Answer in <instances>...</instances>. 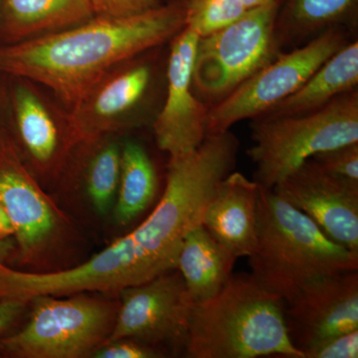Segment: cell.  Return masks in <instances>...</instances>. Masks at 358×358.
I'll list each match as a JSON object with an SVG mask.
<instances>
[{
	"mask_svg": "<svg viewBox=\"0 0 358 358\" xmlns=\"http://www.w3.org/2000/svg\"><path fill=\"white\" fill-rule=\"evenodd\" d=\"M252 277L285 303L322 278L357 271L358 253L336 243L307 215L259 185Z\"/></svg>",
	"mask_w": 358,
	"mask_h": 358,
	"instance_id": "7a4b0ae2",
	"label": "cell"
},
{
	"mask_svg": "<svg viewBox=\"0 0 358 358\" xmlns=\"http://www.w3.org/2000/svg\"><path fill=\"white\" fill-rule=\"evenodd\" d=\"M14 235V229L10 219L7 216L6 210L0 205V239L8 238Z\"/></svg>",
	"mask_w": 358,
	"mask_h": 358,
	"instance_id": "83f0119b",
	"label": "cell"
},
{
	"mask_svg": "<svg viewBox=\"0 0 358 358\" xmlns=\"http://www.w3.org/2000/svg\"><path fill=\"white\" fill-rule=\"evenodd\" d=\"M358 0H282L275 18L279 46L312 40L329 28L357 25Z\"/></svg>",
	"mask_w": 358,
	"mask_h": 358,
	"instance_id": "ac0fdd59",
	"label": "cell"
},
{
	"mask_svg": "<svg viewBox=\"0 0 358 358\" xmlns=\"http://www.w3.org/2000/svg\"><path fill=\"white\" fill-rule=\"evenodd\" d=\"M27 324L0 341L2 350L24 358H81L93 355L109 338L114 326L112 306L78 296L33 299Z\"/></svg>",
	"mask_w": 358,
	"mask_h": 358,
	"instance_id": "8992f818",
	"label": "cell"
},
{
	"mask_svg": "<svg viewBox=\"0 0 358 358\" xmlns=\"http://www.w3.org/2000/svg\"><path fill=\"white\" fill-rule=\"evenodd\" d=\"M282 0H242L247 9L257 8V7L266 6L268 4L277 3Z\"/></svg>",
	"mask_w": 358,
	"mask_h": 358,
	"instance_id": "f546056e",
	"label": "cell"
},
{
	"mask_svg": "<svg viewBox=\"0 0 358 358\" xmlns=\"http://www.w3.org/2000/svg\"><path fill=\"white\" fill-rule=\"evenodd\" d=\"M186 353L192 358H305L289 338L285 303L252 275H231L213 298L195 303Z\"/></svg>",
	"mask_w": 358,
	"mask_h": 358,
	"instance_id": "3957f363",
	"label": "cell"
},
{
	"mask_svg": "<svg viewBox=\"0 0 358 358\" xmlns=\"http://www.w3.org/2000/svg\"><path fill=\"white\" fill-rule=\"evenodd\" d=\"M28 303L20 299L0 298V333L15 322Z\"/></svg>",
	"mask_w": 358,
	"mask_h": 358,
	"instance_id": "4316f807",
	"label": "cell"
},
{
	"mask_svg": "<svg viewBox=\"0 0 358 358\" xmlns=\"http://www.w3.org/2000/svg\"><path fill=\"white\" fill-rule=\"evenodd\" d=\"M14 115L21 140L32 159L46 164L57 154L61 131L55 114L32 87L20 85L13 94Z\"/></svg>",
	"mask_w": 358,
	"mask_h": 358,
	"instance_id": "d6986e66",
	"label": "cell"
},
{
	"mask_svg": "<svg viewBox=\"0 0 358 358\" xmlns=\"http://www.w3.org/2000/svg\"><path fill=\"white\" fill-rule=\"evenodd\" d=\"M50 200L18 164L0 167V205L10 219L21 253L34 257L57 228Z\"/></svg>",
	"mask_w": 358,
	"mask_h": 358,
	"instance_id": "5bb4252c",
	"label": "cell"
},
{
	"mask_svg": "<svg viewBox=\"0 0 358 358\" xmlns=\"http://www.w3.org/2000/svg\"><path fill=\"white\" fill-rule=\"evenodd\" d=\"M121 148L115 143L103 145L94 155L86 174L87 192L101 215L109 213L119 187Z\"/></svg>",
	"mask_w": 358,
	"mask_h": 358,
	"instance_id": "44dd1931",
	"label": "cell"
},
{
	"mask_svg": "<svg viewBox=\"0 0 358 358\" xmlns=\"http://www.w3.org/2000/svg\"><path fill=\"white\" fill-rule=\"evenodd\" d=\"M336 243L358 253V186L324 173L308 159L272 188Z\"/></svg>",
	"mask_w": 358,
	"mask_h": 358,
	"instance_id": "30bf717a",
	"label": "cell"
},
{
	"mask_svg": "<svg viewBox=\"0 0 358 358\" xmlns=\"http://www.w3.org/2000/svg\"><path fill=\"white\" fill-rule=\"evenodd\" d=\"M285 315L289 338L303 353L358 329L357 270L310 282L285 303Z\"/></svg>",
	"mask_w": 358,
	"mask_h": 358,
	"instance_id": "8fae6325",
	"label": "cell"
},
{
	"mask_svg": "<svg viewBox=\"0 0 358 358\" xmlns=\"http://www.w3.org/2000/svg\"><path fill=\"white\" fill-rule=\"evenodd\" d=\"M171 272L120 292L121 307L103 345L131 339L152 348L169 343L186 350L195 303L180 273Z\"/></svg>",
	"mask_w": 358,
	"mask_h": 358,
	"instance_id": "ba28073f",
	"label": "cell"
},
{
	"mask_svg": "<svg viewBox=\"0 0 358 358\" xmlns=\"http://www.w3.org/2000/svg\"><path fill=\"white\" fill-rule=\"evenodd\" d=\"M357 84L358 43L352 41L327 59L294 94L257 117L274 119L312 114L336 96L357 89Z\"/></svg>",
	"mask_w": 358,
	"mask_h": 358,
	"instance_id": "9a60e30c",
	"label": "cell"
},
{
	"mask_svg": "<svg viewBox=\"0 0 358 358\" xmlns=\"http://www.w3.org/2000/svg\"><path fill=\"white\" fill-rule=\"evenodd\" d=\"M159 353L138 341L131 339H120L105 343L96 348L92 355L95 358H154L159 357Z\"/></svg>",
	"mask_w": 358,
	"mask_h": 358,
	"instance_id": "484cf974",
	"label": "cell"
},
{
	"mask_svg": "<svg viewBox=\"0 0 358 358\" xmlns=\"http://www.w3.org/2000/svg\"><path fill=\"white\" fill-rule=\"evenodd\" d=\"M94 14L105 17H129L159 6V0H90Z\"/></svg>",
	"mask_w": 358,
	"mask_h": 358,
	"instance_id": "d4e9b609",
	"label": "cell"
},
{
	"mask_svg": "<svg viewBox=\"0 0 358 358\" xmlns=\"http://www.w3.org/2000/svg\"><path fill=\"white\" fill-rule=\"evenodd\" d=\"M236 260L200 224L185 237L176 268L192 301L200 303L213 298L223 288Z\"/></svg>",
	"mask_w": 358,
	"mask_h": 358,
	"instance_id": "2e32d148",
	"label": "cell"
},
{
	"mask_svg": "<svg viewBox=\"0 0 358 358\" xmlns=\"http://www.w3.org/2000/svg\"><path fill=\"white\" fill-rule=\"evenodd\" d=\"M187 0L129 17L94 15L60 31L0 47V70L47 87L72 107L102 78L185 27Z\"/></svg>",
	"mask_w": 358,
	"mask_h": 358,
	"instance_id": "6da1fadb",
	"label": "cell"
},
{
	"mask_svg": "<svg viewBox=\"0 0 358 358\" xmlns=\"http://www.w3.org/2000/svg\"><path fill=\"white\" fill-rule=\"evenodd\" d=\"M247 154L255 181L272 189L313 155L358 143V91L336 96L326 107L296 117H257Z\"/></svg>",
	"mask_w": 358,
	"mask_h": 358,
	"instance_id": "277c9868",
	"label": "cell"
},
{
	"mask_svg": "<svg viewBox=\"0 0 358 358\" xmlns=\"http://www.w3.org/2000/svg\"><path fill=\"white\" fill-rule=\"evenodd\" d=\"M345 32L343 27L329 28L299 48L280 53L223 100L209 107L206 136L226 133L233 124L255 119L288 98L348 43Z\"/></svg>",
	"mask_w": 358,
	"mask_h": 358,
	"instance_id": "52a82bcc",
	"label": "cell"
},
{
	"mask_svg": "<svg viewBox=\"0 0 358 358\" xmlns=\"http://www.w3.org/2000/svg\"><path fill=\"white\" fill-rule=\"evenodd\" d=\"M13 250L14 243L10 239H0V264H4V261L8 258Z\"/></svg>",
	"mask_w": 358,
	"mask_h": 358,
	"instance_id": "f1b7e54d",
	"label": "cell"
},
{
	"mask_svg": "<svg viewBox=\"0 0 358 358\" xmlns=\"http://www.w3.org/2000/svg\"><path fill=\"white\" fill-rule=\"evenodd\" d=\"M280 4L249 9L232 24L199 39L192 90L202 102H220L279 55L275 25Z\"/></svg>",
	"mask_w": 358,
	"mask_h": 358,
	"instance_id": "5b68a950",
	"label": "cell"
},
{
	"mask_svg": "<svg viewBox=\"0 0 358 358\" xmlns=\"http://www.w3.org/2000/svg\"><path fill=\"white\" fill-rule=\"evenodd\" d=\"M126 64L102 78L65 115L67 141L96 143L112 133L138 105L147 94L152 71L145 64Z\"/></svg>",
	"mask_w": 358,
	"mask_h": 358,
	"instance_id": "7c38bea8",
	"label": "cell"
},
{
	"mask_svg": "<svg viewBox=\"0 0 358 358\" xmlns=\"http://www.w3.org/2000/svg\"><path fill=\"white\" fill-rule=\"evenodd\" d=\"M247 10L242 0H187L185 27L201 38L232 24Z\"/></svg>",
	"mask_w": 358,
	"mask_h": 358,
	"instance_id": "7402d4cb",
	"label": "cell"
},
{
	"mask_svg": "<svg viewBox=\"0 0 358 358\" xmlns=\"http://www.w3.org/2000/svg\"><path fill=\"white\" fill-rule=\"evenodd\" d=\"M312 159L333 178L358 186V143L324 150Z\"/></svg>",
	"mask_w": 358,
	"mask_h": 358,
	"instance_id": "603a6c76",
	"label": "cell"
},
{
	"mask_svg": "<svg viewBox=\"0 0 358 358\" xmlns=\"http://www.w3.org/2000/svg\"><path fill=\"white\" fill-rule=\"evenodd\" d=\"M0 14L14 43L60 31L95 15L90 0H0Z\"/></svg>",
	"mask_w": 358,
	"mask_h": 358,
	"instance_id": "e0dca14e",
	"label": "cell"
},
{
	"mask_svg": "<svg viewBox=\"0 0 358 358\" xmlns=\"http://www.w3.org/2000/svg\"><path fill=\"white\" fill-rule=\"evenodd\" d=\"M258 197V183L232 171L219 182L205 208L202 225L236 259L255 249Z\"/></svg>",
	"mask_w": 358,
	"mask_h": 358,
	"instance_id": "4fadbf2b",
	"label": "cell"
},
{
	"mask_svg": "<svg viewBox=\"0 0 358 358\" xmlns=\"http://www.w3.org/2000/svg\"><path fill=\"white\" fill-rule=\"evenodd\" d=\"M305 358H357L358 329L339 334L303 352Z\"/></svg>",
	"mask_w": 358,
	"mask_h": 358,
	"instance_id": "cb8c5ba5",
	"label": "cell"
},
{
	"mask_svg": "<svg viewBox=\"0 0 358 358\" xmlns=\"http://www.w3.org/2000/svg\"><path fill=\"white\" fill-rule=\"evenodd\" d=\"M157 192V176L145 148L134 141L121 148V173L115 203V219L128 225L152 204Z\"/></svg>",
	"mask_w": 358,
	"mask_h": 358,
	"instance_id": "ffe728a7",
	"label": "cell"
},
{
	"mask_svg": "<svg viewBox=\"0 0 358 358\" xmlns=\"http://www.w3.org/2000/svg\"><path fill=\"white\" fill-rule=\"evenodd\" d=\"M199 37L185 27L171 40L167 94L154 124L157 147L169 159L192 154L206 136L209 107L192 90V71Z\"/></svg>",
	"mask_w": 358,
	"mask_h": 358,
	"instance_id": "9c48e42d",
	"label": "cell"
}]
</instances>
